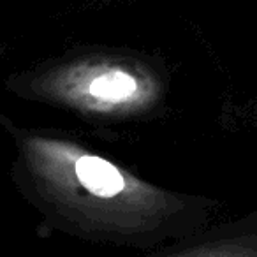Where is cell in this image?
Segmentation results:
<instances>
[{
	"instance_id": "1",
	"label": "cell",
	"mask_w": 257,
	"mask_h": 257,
	"mask_svg": "<svg viewBox=\"0 0 257 257\" xmlns=\"http://www.w3.org/2000/svg\"><path fill=\"white\" fill-rule=\"evenodd\" d=\"M25 182L64 232L97 245L154 250L211 224L218 203L166 189L62 134L18 136Z\"/></svg>"
},
{
	"instance_id": "2",
	"label": "cell",
	"mask_w": 257,
	"mask_h": 257,
	"mask_svg": "<svg viewBox=\"0 0 257 257\" xmlns=\"http://www.w3.org/2000/svg\"><path fill=\"white\" fill-rule=\"evenodd\" d=\"M27 92L88 120H136L161 111L168 74L157 58L140 51L83 48L34 71Z\"/></svg>"
},
{
	"instance_id": "3",
	"label": "cell",
	"mask_w": 257,
	"mask_h": 257,
	"mask_svg": "<svg viewBox=\"0 0 257 257\" xmlns=\"http://www.w3.org/2000/svg\"><path fill=\"white\" fill-rule=\"evenodd\" d=\"M143 257H257V211L208 224Z\"/></svg>"
}]
</instances>
